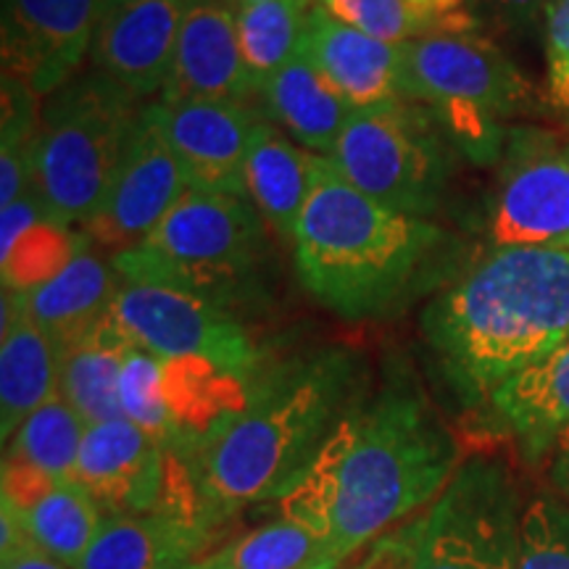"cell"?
I'll use <instances>...</instances> for the list:
<instances>
[{"instance_id": "obj_15", "label": "cell", "mask_w": 569, "mask_h": 569, "mask_svg": "<svg viewBox=\"0 0 569 569\" xmlns=\"http://www.w3.org/2000/svg\"><path fill=\"white\" fill-rule=\"evenodd\" d=\"M153 111L190 188L248 198L246 153L253 124L259 122L251 106L190 98L156 101Z\"/></svg>"}, {"instance_id": "obj_28", "label": "cell", "mask_w": 569, "mask_h": 569, "mask_svg": "<svg viewBox=\"0 0 569 569\" xmlns=\"http://www.w3.org/2000/svg\"><path fill=\"white\" fill-rule=\"evenodd\" d=\"M88 422L63 401L61 396L42 403L24 419V425L13 432L6 457L27 461L42 469L53 480L77 482V465L84 443Z\"/></svg>"}, {"instance_id": "obj_16", "label": "cell", "mask_w": 569, "mask_h": 569, "mask_svg": "<svg viewBox=\"0 0 569 569\" xmlns=\"http://www.w3.org/2000/svg\"><path fill=\"white\" fill-rule=\"evenodd\" d=\"M184 0H106L90 46V67L130 90L159 96L172 71Z\"/></svg>"}, {"instance_id": "obj_2", "label": "cell", "mask_w": 569, "mask_h": 569, "mask_svg": "<svg viewBox=\"0 0 569 569\" xmlns=\"http://www.w3.org/2000/svg\"><path fill=\"white\" fill-rule=\"evenodd\" d=\"M365 396V365L348 348L261 367L243 407L219 419L180 459L209 528L253 503L280 501Z\"/></svg>"}, {"instance_id": "obj_18", "label": "cell", "mask_w": 569, "mask_h": 569, "mask_svg": "<svg viewBox=\"0 0 569 569\" xmlns=\"http://www.w3.org/2000/svg\"><path fill=\"white\" fill-rule=\"evenodd\" d=\"M211 532L193 493L180 490L148 515H106L74 569H196Z\"/></svg>"}, {"instance_id": "obj_13", "label": "cell", "mask_w": 569, "mask_h": 569, "mask_svg": "<svg viewBox=\"0 0 569 569\" xmlns=\"http://www.w3.org/2000/svg\"><path fill=\"white\" fill-rule=\"evenodd\" d=\"M106 0H3V74L51 96L82 69Z\"/></svg>"}, {"instance_id": "obj_11", "label": "cell", "mask_w": 569, "mask_h": 569, "mask_svg": "<svg viewBox=\"0 0 569 569\" xmlns=\"http://www.w3.org/2000/svg\"><path fill=\"white\" fill-rule=\"evenodd\" d=\"M488 238L493 248H569V134L532 127L507 134Z\"/></svg>"}, {"instance_id": "obj_32", "label": "cell", "mask_w": 569, "mask_h": 569, "mask_svg": "<svg viewBox=\"0 0 569 569\" xmlns=\"http://www.w3.org/2000/svg\"><path fill=\"white\" fill-rule=\"evenodd\" d=\"M317 3L353 30L393 46H407L432 32H451L443 21L415 0H317Z\"/></svg>"}, {"instance_id": "obj_4", "label": "cell", "mask_w": 569, "mask_h": 569, "mask_svg": "<svg viewBox=\"0 0 569 569\" xmlns=\"http://www.w3.org/2000/svg\"><path fill=\"white\" fill-rule=\"evenodd\" d=\"M448 248V232L430 219L372 201L317 156L293 256L301 284L327 311L348 322L396 315L432 280Z\"/></svg>"}, {"instance_id": "obj_8", "label": "cell", "mask_w": 569, "mask_h": 569, "mask_svg": "<svg viewBox=\"0 0 569 569\" xmlns=\"http://www.w3.org/2000/svg\"><path fill=\"white\" fill-rule=\"evenodd\" d=\"M522 515L507 465L461 461L436 501L396 530L398 569H519Z\"/></svg>"}, {"instance_id": "obj_26", "label": "cell", "mask_w": 569, "mask_h": 569, "mask_svg": "<svg viewBox=\"0 0 569 569\" xmlns=\"http://www.w3.org/2000/svg\"><path fill=\"white\" fill-rule=\"evenodd\" d=\"M17 515L34 543L69 567L80 565L106 519L101 507L80 482H56L32 507Z\"/></svg>"}, {"instance_id": "obj_20", "label": "cell", "mask_w": 569, "mask_h": 569, "mask_svg": "<svg viewBox=\"0 0 569 569\" xmlns=\"http://www.w3.org/2000/svg\"><path fill=\"white\" fill-rule=\"evenodd\" d=\"M63 351L27 315L24 293L3 284L0 325V436L9 443L24 419L61 396Z\"/></svg>"}, {"instance_id": "obj_21", "label": "cell", "mask_w": 569, "mask_h": 569, "mask_svg": "<svg viewBox=\"0 0 569 569\" xmlns=\"http://www.w3.org/2000/svg\"><path fill=\"white\" fill-rule=\"evenodd\" d=\"M488 409L525 459L549 457L561 432L569 430V340L498 386Z\"/></svg>"}, {"instance_id": "obj_38", "label": "cell", "mask_w": 569, "mask_h": 569, "mask_svg": "<svg viewBox=\"0 0 569 569\" xmlns=\"http://www.w3.org/2000/svg\"><path fill=\"white\" fill-rule=\"evenodd\" d=\"M549 457H551L549 475H551L553 488H557L559 493L569 501V430L561 432Z\"/></svg>"}, {"instance_id": "obj_10", "label": "cell", "mask_w": 569, "mask_h": 569, "mask_svg": "<svg viewBox=\"0 0 569 569\" xmlns=\"http://www.w3.org/2000/svg\"><path fill=\"white\" fill-rule=\"evenodd\" d=\"M111 311L132 343L163 359L196 356L243 380L264 367L259 346L238 315L201 296L122 280Z\"/></svg>"}, {"instance_id": "obj_41", "label": "cell", "mask_w": 569, "mask_h": 569, "mask_svg": "<svg viewBox=\"0 0 569 569\" xmlns=\"http://www.w3.org/2000/svg\"><path fill=\"white\" fill-rule=\"evenodd\" d=\"M238 6H251V3H264V0H234Z\"/></svg>"}, {"instance_id": "obj_24", "label": "cell", "mask_w": 569, "mask_h": 569, "mask_svg": "<svg viewBox=\"0 0 569 569\" xmlns=\"http://www.w3.org/2000/svg\"><path fill=\"white\" fill-rule=\"evenodd\" d=\"M90 243V238L84 240L59 274L24 293L27 315L56 340L61 351L88 336L109 315L122 284L113 261H103L92 253Z\"/></svg>"}, {"instance_id": "obj_33", "label": "cell", "mask_w": 569, "mask_h": 569, "mask_svg": "<svg viewBox=\"0 0 569 569\" xmlns=\"http://www.w3.org/2000/svg\"><path fill=\"white\" fill-rule=\"evenodd\" d=\"M519 569H569V503L540 496L525 507Z\"/></svg>"}, {"instance_id": "obj_31", "label": "cell", "mask_w": 569, "mask_h": 569, "mask_svg": "<svg viewBox=\"0 0 569 569\" xmlns=\"http://www.w3.org/2000/svg\"><path fill=\"white\" fill-rule=\"evenodd\" d=\"M84 240L88 234L82 230L74 232L71 227L53 222L51 217H42L0 251L3 284L17 293H30L59 274L84 246Z\"/></svg>"}, {"instance_id": "obj_37", "label": "cell", "mask_w": 569, "mask_h": 569, "mask_svg": "<svg viewBox=\"0 0 569 569\" xmlns=\"http://www.w3.org/2000/svg\"><path fill=\"white\" fill-rule=\"evenodd\" d=\"M340 569H398V543H396V530L388 532L386 538H380L372 546V551L367 553L359 565L340 567Z\"/></svg>"}, {"instance_id": "obj_7", "label": "cell", "mask_w": 569, "mask_h": 569, "mask_svg": "<svg viewBox=\"0 0 569 569\" xmlns=\"http://www.w3.org/2000/svg\"><path fill=\"white\" fill-rule=\"evenodd\" d=\"M403 96L427 103L475 159L501 153V119L536 101L532 84L496 42L469 32H432L403 46Z\"/></svg>"}, {"instance_id": "obj_12", "label": "cell", "mask_w": 569, "mask_h": 569, "mask_svg": "<svg viewBox=\"0 0 569 569\" xmlns=\"http://www.w3.org/2000/svg\"><path fill=\"white\" fill-rule=\"evenodd\" d=\"M188 190V177L161 130L153 103H148L109 196L80 230L92 243L113 248L117 253L132 251Z\"/></svg>"}, {"instance_id": "obj_6", "label": "cell", "mask_w": 569, "mask_h": 569, "mask_svg": "<svg viewBox=\"0 0 569 569\" xmlns=\"http://www.w3.org/2000/svg\"><path fill=\"white\" fill-rule=\"evenodd\" d=\"M146 106L92 67L42 98L32 190L53 222L82 227L101 209Z\"/></svg>"}, {"instance_id": "obj_35", "label": "cell", "mask_w": 569, "mask_h": 569, "mask_svg": "<svg viewBox=\"0 0 569 569\" xmlns=\"http://www.w3.org/2000/svg\"><path fill=\"white\" fill-rule=\"evenodd\" d=\"M432 17H438L451 32H469L475 30V19L465 9V0H415Z\"/></svg>"}, {"instance_id": "obj_39", "label": "cell", "mask_w": 569, "mask_h": 569, "mask_svg": "<svg viewBox=\"0 0 569 569\" xmlns=\"http://www.w3.org/2000/svg\"><path fill=\"white\" fill-rule=\"evenodd\" d=\"M549 101L559 111H569V59L549 69Z\"/></svg>"}, {"instance_id": "obj_40", "label": "cell", "mask_w": 569, "mask_h": 569, "mask_svg": "<svg viewBox=\"0 0 569 569\" xmlns=\"http://www.w3.org/2000/svg\"><path fill=\"white\" fill-rule=\"evenodd\" d=\"M486 3L496 6V9L501 11H509V13H528V11H536L540 6H549L551 0H486Z\"/></svg>"}, {"instance_id": "obj_27", "label": "cell", "mask_w": 569, "mask_h": 569, "mask_svg": "<svg viewBox=\"0 0 569 569\" xmlns=\"http://www.w3.org/2000/svg\"><path fill=\"white\" fill-rule=\"evenodd\" d=\"M311 0H264V3L238 6V40L246 67L251 71L256 90L280 71L301 51L306 38Z\"/></svg>"}, {"instance_id": "obj_23", "label": "cell", "mask_w": 569, "mask_h": 569, "mask_svg": "<svg viewBox=\"0 0 569 569\" xmlns=\"http://www.w3.org/2000/svg\"><path fill=\"white\" fill-rule=\"evenodd\" d=\"M259 98L272 122L290 140L309 153L330 159L343 134L353 109L346 98L327 82V77L315 67L303 51L264 82Z\"/></svg>"}, {"instance_id": "obj_19", "label": "cell", "mask_w": 569, "mask_h": 569, "mask_svg": "<svg viewBox=\"0 0 569 569\" xmlns=\"http://www.w3.org/2000/svg\"><path fill=\"white\" fill-rule=\"evenodd\" d=\"M303 51L353 111L382 109L403 96V46L377 40L330 17L315 3Z\"/></svg>"}, {"instance_id": "obj_17", "label": "cell", "mask_w": 569, "mask_h": 569, "mask_svg": "<svg viewBox=\"0 0 569 569\" xmlns=\"http://www.w3.org/2000/svg\"><path fill=\"white\" fill-rule=\"evenodd\" d=\"M234 11V0H184L172 71L159 101L248 103L259 96L240 51Z\"/></svg>"}, {"instance_id": "obj_34", "label": "cell", "mask_w": 569, "mask_h": 569, "mask_svg": "<svg viewBox=\"0 0 569 569\" xmlns=\"http://www.w3.org/2000/svg\"><path fill=\"white\" fill-rule=\"evenodd\" d=\"M546 13V61L549 69L569 59V0H551Z\"/></svg>"}, {"instance_id": "obj_36", "label": "cell", "mask_w": 569, "mask_h": 569, "mask_svg": "<svg viewBox=\"0 0 569 569\" xmlns=\"http://www.w3.org/2000/svg\"><path fill=\"white\" fill-rule=\"evenodd\" d=\"M0 569H74V567L63 565L61 559H56L48 551H42L38 543H30L24 546V549L0 557Z\"/></svg>"}, {"instance_id": "obj_30", "label": "cell", "mask_w": 569, "mask_h": 569, "mask_svg": "<svg viewBox=\"0 0 569 569\" xmlns=\"http://www.w3.org/2000/svg\"><path fill=\"white\" fill-rule=\"evenodd\" d=\"M3 122H0V209L30 193L34 180L42 98L30 84L3 74Z\"/></svg>"}, {"instance_id": "obj_3", "label": "cell", "mask_w": 569, "mask_h": 569, "mask_svg": "<svg viewBox=\"0 0 569 569\" xmlns=\"http://www.w3.org/2000/svg\"><path fill=\"white\" fill-rule=\"evenodd\" d=\"M438 375L465 407L569 340V248H493L422 315Z\"/></svg>"}, {"instance_id": "obj_9", "label": "cell", "mask_w": 569, "mask_h": 569, "mask_svg": "<svg viewBox=\"0 0 569 569\" xmlns=\"http://www.w3.org/2000/svg\"><path fill=\"white\" fill-rule=\"evenodd\" d=\"M436 119L409 101L353 111L330 156L332 167L372 201L430 219L453 172L451 146Z\"/></svg>"}, {"instance_id": "obj_22", "label": "cell", "mask_w": 569, "mask_h": 569, "mask_svg": "<svg viewBox=\"0 0 569 569\" xmlns=\"http://www.w3.org/2000/svg\"><path fill=\"white\" fill-rule=\"evenodd\" d=\"M317 180V156L298 146L269 119L253 124L246 153L248 201L277 238L293 243L296 224Z\"/></svg>"}, {"instance_id": "obj_1", "label": "cell", "mask_w": 569, "mask_h": 569, "mask_svg": "<svg viewBox=\"0 0 569 569\" xmlns=\"http://www.w3.org/2000/svg\"><path fill=\"white\" fill-rule=\"evenodd\" d=\"M459 446L411 377H388L325 440L277 501L319 546L311 569H340L430 507L459 469Z\"/></svg>"}, {"instance_id": "obj_5", "label": "cell", "mask_w": 569, "mask_h": 569, "mask_svg": "<svg viewBox=\"0 0 569 569\" xmlns=\"http://www.w3.org/2000/svg\"><path fill=\"white\" fill-rule=\"evenodd\" d=\"M264 224L248 198L190 188L138 248L111 261L122 280L167 284L238 315L261 296Z\"/></svg>"}, {"instance_id": "obj_25", "label": "cell", "mask_w": 569, "mask_h": 569, "mask_svg": "<svg viewBox=\"0 0 569 569\" xmlns=\"http://www.w3.org/2000/svg\"><path fill=\"white\" fill-rule=\"evenodd\" d=\"M130 346V336L109 311L88 336L63 351L61 398L88 425L124 417L119 380Z\"/></svg>"}, {"instance_id": "obj_29", "label": "cell", "mask_w": 569, "mask_h": 569, "mask_svg": "<svg viewBox=\"0 0 569 569\" xmlns=\"http://www.w3.org/2000/svg\"><path fill=\"white\" fill-rule=\"evenodd\" d=\"M317 553L315 536L280 515L209 551L196 569H311Z\"/></svg>"}, {"instance_id": "obj_14", "label": "cell", "mask_w": 569, "mask_h": 569, "mask_svg": "<svg viewBox=\"0 0 569 569\" xmlns=\"http://www.w3.org/2000/svg\"><path fill=\"white\" fill-rule=\"evenodd\" d=\"M174 457L130 419L88 425L77 482L103 515H148L167 507Z\"/></svg>"}]
</instances>
